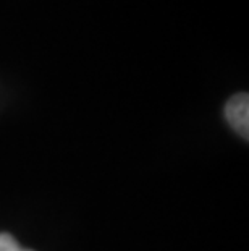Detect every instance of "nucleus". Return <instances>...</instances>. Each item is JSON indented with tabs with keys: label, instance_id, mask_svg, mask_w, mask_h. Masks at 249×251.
<instances>
[{
	"label": "nucleus",
	"instance_id": "nucleus-1",
	"mask_svg": "<svg viewBox=\"0 0 249 251\" xmlns=\"http://www.w3.org/2000/svg\"><path fill=\"white\" fill-rule=\"evenodd\" d=\"M225 117L233 130L248 140L249 135V98L246 93L235 94L225 105Z\"/></svg>",
	"mask_w": 249,
	"mask_h": 251
},
{
	"label": "nucleus",
	"instance_id": "nucleus-2",
	"mask_svg": "<svg viewBox=\"0 0 249 251\" xmlns=\"http://www.w3.org/2000/svg\"><path fill=\"white\" fill-rule=\"evenodd\" d=\"M18 242L10 233H0V251H21Z\"/></svg>",
	"mask_w": 249,
	"mask_h": 251
},
{
	"label": "nucleus",
	"instance_id": "nucleus-3",
	"mask_svg": "<svg viewBox=\"0 0 249 251\" xmlns=\"http://www.w3.org/2000/svg\"><path fill=\"white\" fill-rule=\"evenodd\" d=\"M21 251H33V250H21Z\"/></svg>",
	"mask_w": 249,
	"mask_h": 251
}]
</instances>
